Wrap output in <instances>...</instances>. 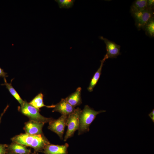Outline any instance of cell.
Returning a JSON list of instances; mask_svg holds the SVG:
<instances>
[{
	"label": "cell",
	"mask_w": 154,
	"mask_h": 154,
	"mask_svg": "<svg viewBox=\"0 0 154 154\" xmlns=\"http://www.w3.org/2000/svg\"><path fill=\"white\" fill-rule=\"evenodd\" d=\"M68 147L67 143L62 145L49 144L45 146L43 152L44 154H67Z\"/></svg>",
	"instance_id": "30bf717a"
},
{
	"label": "cell",
	"mask_w": 154,
	"mask_h": 154,
	"mask_svg": "<svg viewBox=\"0 0 154 154\" xmlns=\"http://www.w3.org/2000/svg\"><path fill=\"white\" fill-rule=\"evenodd\" d=\"M102 110L98 111L94 110L87 105L85 106L79 116V125L78 134L80 135L89 130L90 125L99 114L105 112Z\"/></svg>",
	"instance_id": "7a4b0ae2"
},
{
	"label": "cell",
	"mask_w": 154,
	"mask_h": 154,
	"mask_svg": "<svg viewBox=\"0 0 154 154\" xmlns=\"http://www.w3.org/2000/svg\"><path fill=\"white\" fill-rule=\"evenodd\" d=\"M43 95L42 93H39L35 96L29 103L38 110L44 107L49 108H54L55 105L46 106L44 104L43 101Z\"/></svg>",
	"instance_id": "5bb4252c"
},
{
	"label": "cell",
	"mask_w": 154,
	"mask_h": 154,
	"mask_svg": "<svg viewBox=\"0 0 154 154\" xmlns=\"http://www.w3.org/2000/svg\"><path fill=\"white\" fill-rule=\"evenodd\" d=\"M154 7V0H147V9L153 10Z\"/></svg>",
	"instance_id": "ffe728a7"
},
{
	"label": "cell",
	"mask_w": 154,
	"mask_h": 154,
	"mask_svg": "<svg viewBox=\"0 0 154 154\" xmlns=\"http://www.w3.org/2000/svg\"><path fill=\"white\" fill-rule=\"evenodd\" d=\"M7 74V73L0 67V78L1 77L3 78L4 79L6 78V77L8 76Z\"/></svg>",
	"instance_id": "44dd1931"
},
{
	"label": "cell",
	"mask_w": 154,
	"mask_h": 154,
	"mask_svg": "<svg viewBox=\"0 0 154 154\" xmlns=\"http://www.w3.org/2000/svg\"><path fill=\"white\" fill-rule=\"evenodd\" d=\"M8 151L17 154H29L31 153L30 149L25 146L15 142H13L8 146Z\"/></svg>",
	"instance_id": "4fadbf2b"
},
{
	"label": "cell",
	"mask_w": 154,
	"mask_h": 154,
	"mask_svg": "<svg viewBox=\"0 0 154 154\" xmlns=\"http://www.w3.org/2000/svg\"><path fill=\"white\" fill-rule=\"evenodd\" d=\"M8 146L6 144H0V154H6L8 151Z\"/></svg>",
	"instance_id": "d6986e66"
},
{
	"label": "cell",
	"mask_w": 154,
	"mask_h": 154,
	"mask_svg": "<svg viewBox=\"0 0 154 154\" xmlns=\"http://www.w3.org/2000/svg\"><path fill=\"white\" fill-rule=\"evenodd\" d=\"M135 25L139 30L143 29L145 25L154 17V10L146 9L132 14Z\"/></svg>",
	"instance_id": "5b68a950"
},
{
	"label": "cell",
	"mask_w": 154,
	"mask_h": 154,
	"mask_svg": "<svg viewBox=\"0 0 154 154\" xmlns=\"http://www.w3.org/2000/svg\"><path fill=\"white\" fill-rule=\"evenodd\" d=\"M82 111L81 109L78 108L68 116L66 125L67 126V131L64 136V141L74 135L75 132L78 130L79 125V116Z\"/></svg>",
	"instance_id": "277c9868"
},
{
	"label": "cell",
	"mask_w": 154,
	"mask_h": 154,
	"mask_svg": "<svg viewBox=\"0 0 154 154\" xmlns=\"http://www.w3.org/2000/svg\"><path fill=\"white\" fill-rule=\"evenodd\" d=\"M13 79L11 80L10 83H8L7 82L6 78L4 79V83L1 85L5 86L6 88L8 90L11 94L19 102L21 106L23 104L24 101L21 98L19 94L12 86L11 83Z\"/></svg>",
	"instance_id": "9a60e30c"
},
{
	"label": "cell",
	"mask_w": 154,
	"mask_h": 154,
	"mask_svg": "<svg viewBox=\"0 0 154 154\" xmlns=\"http://www.w3.org/2000/svg\"><path fill=\"white\" fill-rule=\"evenodd\" d=\"M81 90V87H78L74 92L65 98L67 102L74 107L80 105L82 103Z\"/></svg>",
	"instance_id": "7c38bea8"
},
{
	"label": "cell",
	"mask_w": 154,
	"mask_h": 154,
	"mask_svg": "<svg viewBox=\"0 0 154 154\" xmlns=\"http://www.w3.org/2000/svg\"><path fill=\"white\" fill-rule=\"evenodd\" d=\"M44 123L30 120L25 124L24 129L26 133L31 135L42 134V129Z\"/></svg>",
	"instance_id": "ba28073f"
},
{
	"label": "cell",
	"mask_w": 154,
	"mask_h": 154,
	"mask_svg": "<svg viewBox=\"0 0 154 154\" xmlns=\"http://www.w3.org/2000/svg\"><path fill=\"white\" fill-rule=\"evenodd\" d=\"M147 9V0H136L132 4L130 9L131 14Z\"/></svg>",
	"instance_id": "2e32d148"
},
{
	"label": "cell",
	"mask_w": 154,
	"mask_h": 154,
	"mask_svg": "<svg viewBox=\"0 0 154 154\" xmlns=\"http://www.w3.org/2000/svg\"><path fill=\"white\" fill-rule=\"evenodd\" d=\"M145 34L150 37L154 36V18L153 17L144 26L143 29Z\"/></svg>",
	"instance_id": "e0dca14e"
},
{
	"label": "cell",
	"mask_w": 154,
	"mask_h": 154,
	"mask_svg": "<svg viewBox=\"0 0 154 154\" xmlns=\"http://www.w3.org/2000/svg\"><path fill=\"white\" fill-rule=\"evenodd\" d=\"M19 109L23 114L28 117L30 120L45 123L49 122L53 119L42 116L39 113V110L33 106L26 100L24 101L23 104L19 107Z\"/></svg>",
	"instance_id": "3957f363"
},
{
	"label": "cell",
	"mask_w": 154,
	"mask_h": 154,
	"mask_svg": "<svg viewBox=\"0 0 154 154\" xmlns=\"http://www.w3.org/2000/svg\"><path fill=\"white\" fill-rule=\"evenodd\" d=\"M149 116L153 122L154 123V110L153 109L151 112L148 115Z\"/></svg>",
	"instance_id": "7402d4cb"
},
{
	"label": "cell",
	"mask_w": 154,
	"mask_h": 154,
	"mask_svg": "<svg viewBox=\"0 0 154 154\" xmlns=\"http://www.w3.org/2000/svg\"><path fill=\"white\" fill-rule=\"evenodd\" d=\"M108 58L107 54L104 56V58L100 60L101 64L100 66L96 72L95 73L92 78L89 87L87 89L88 91L92 92L93 91L94 88L96 85L101 74L102 68L104 63L106 60Z\"/></svg>",
	"instance_id": "8fae6325"
},
{
	"label": "cell",
	"mask_w": 154,
	"mask_h": 154,
	"mask_svg": "<svg viewBox=\"0 0 154 154\" xmlns=\"http://www.w3.org/2000/svg\"><path fill=\"white\" fill-rule=\"evenodd\" d=\"M60 8H69L72 6L75 1L74 0H55Z\"/></svg>",
	"instance_id": "ac0fdd59"
},
{
	"label": "cell",
	"mask_w": 154,
	"mask_h": 154,
	"mask_svg": "<svg viewBox=\"0 0 154 154\" xmlns=\"http://www.w3.org/2000/svg\"><path fill=\"white\" fill-rule=\"evenodd\" d=\"M29 154H36L35 153H29Z\"/></svg>",
	"instance_id": "d4e9b609"
},
{
	"label": "cell",
	"mask_w": 154,
	"mask_h": 154,
	"mask_svg": "<svg viewBox=\"0 0 154 154\" xmlns=\"http://www.w3.org/2000/svg\"><path fill=\"white\" fill-rule=\"evenodd\" d=\"M75 109L74 107L69 104L65 98H63L59 103L55 105L52 112H58L62 115L68 116L72 113Z\"/></svg>",
	"instance_id": "9c48e42d"
},
{
	"label": "cell",
	"mask_w": 154,
	"mask_h": 154,
	"mask_svg": "<svg viewBox=\"0 0 154 154\" xmlns=\"http://www.w3.org/2000/svg\"><path fill=\"white\" fill-rule=\"evenodd\" d=\"M101 40H103L106 44L107 54L108 58H116L117 56L120 54V46L102 36L99 37Z\"/></svg>",
	"instance_id": "52a82bcc"
},
{
	"label": "cell",
	"mask_w": 154,
	"mask_h": 154,
	"mask_svg": "<svg viewBox=\"0 0 154 154\" xmlns=\"http://www.w3.org/2000/svg\"><path fill=\"white\" fill-rule=\"evenodd\" d=\"M11 139L13 142L31 147L36 151H42L46 145L50 144L43 134L31 135L27 133H21L15 136Z\"/></svg>",
	"instance_id": "6da1fadb"
},
{
	"label": "cell",
	"mask_w": 154,
	"mask_h": 154,
	"mask_svg": "<svg viewBox=\"0 0 154 154\" xmlns=\"http://www.w3.org/2000/svg\"><path fill=\"white\" fill-rule=\"evenodd\" d=\"M6 154H17L15 153H14L13 152H12L8 151L6 153Z\"/></svg>",
	"instance_id": "cb8c5ba5"
},
{
	"label": "cell",
	"mask_w": 154,
	"mask_h": 154,
	"mask_svg": "<svg viewBox=\"0 0 154 154\" xmlns=\"http://www.w3.org/2000/svg\"><path fill=\"white\" fill-rule=\"evenodd\" d=\"M9 105H7L6 107H5V109H4L3 112L1 114V116H0V124L1 123V120L2 119V117L4 115V114L5 113V112H6V110H7V109H8V108L9 107Z\"/></svg>",
	"instance_id": "603a6c76"
},
{
	"label": "cell",
	"mask_w": 154,
	"mask_h": 154,
	"mask_svg": "<svg viewBox=\"0 0 154 154\" xmlns=\"http://www.w3.org/2000/svg\"><path fill=\"white\" fill-rule=\"evenodd\" d=\"M68 116L62 115L57 119H53L49 122L48 129L57 134L61 139H63Z\"/></svg>",
	"instance_id": "8992f818"
}]
</instances>
